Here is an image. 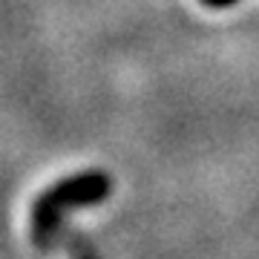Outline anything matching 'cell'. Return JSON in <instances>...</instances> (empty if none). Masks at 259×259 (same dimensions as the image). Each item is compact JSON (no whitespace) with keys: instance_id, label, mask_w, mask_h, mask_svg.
<instances>
[{"instance_id":"6da1fadb","label":"cell","mask_w":259,"mask_h":259,"mask_svg":"<svg viewBox=\"0 0 259 259\" xmlns=\"http://www.w3.org/2000/svg\"><path fill=\"white\" fill-rule=\"evenodd\" d=\"M107 193V179L104 176H83V179H75L69 185L58 187L55 193H49L44 202L37 204L35 210V236L40 245H47L49 233L58 222V207L64 204H83V202H95Z\"/></svg>"},{"instance_id":"7a4b0ae2","label":"cell","mask_w":259,"mask_h":259,"mask_svg":"<svg viewBox=\"0 0 259 259\" xmlns=\"http://www.w3.org/2000/svg\"><path fill=\"white\" fill-rule=\"evenodd\" d=\"M207 3H213V6H222V3H231V0H207Z\"/></svg>"}]
</instances>
